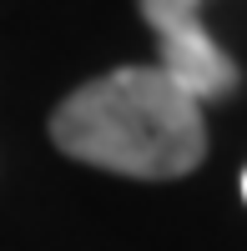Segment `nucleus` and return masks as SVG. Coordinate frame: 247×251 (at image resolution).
I'll use <instances>...</instances> for the list:
<instances>
[{
	"mask_svg": "<svg viewBox=\"0 0 247 251\" xmlns=\"http://www.w3.org/2000/svg\"><path fill=\"white\" fill-rule=\"evenodd\" d=\"M141 20L156 35V71L172 80L177 91H187L197 106L222 100L237 91V60L217 46L202 25V0H136Z\"/></svg>",
	"mask_w": 247,
	"mask_h": 251,
	"instance_id": "nucleus-2",
	"label": "nucleus"
},
{
	"mask_svg": "<svg viewBox=\"0 0 247 251\" xmlns=\"http://www.w3.org/2000/svg\"><path fill=\"white\" fill-rule=\"evenodd\" d=\"M51 141L71 161L136 181H177L207 156L202 106L156 66H121L71 91L51 116Z\"/></svg>",
	"mask_w": 247,
	"mask_h": 251,
	"instance_id": "nucleus-1",
	"label": "nucleus"
},
{
	"mask_svg": "<svg viewBox=\"0 0 247 251\" xmlns=\"http://www.w3.org/2000/svg\"><path fill=\"white\" fill-rule=\"evenodd\" d=\"M242 196H247V171H242Z\"/></svg>",
	"mask_w": 247,
	"mask_h": 251,
	"instance_id": "nucleus-3",
	"label": "nucleus"
}]
</instances>
